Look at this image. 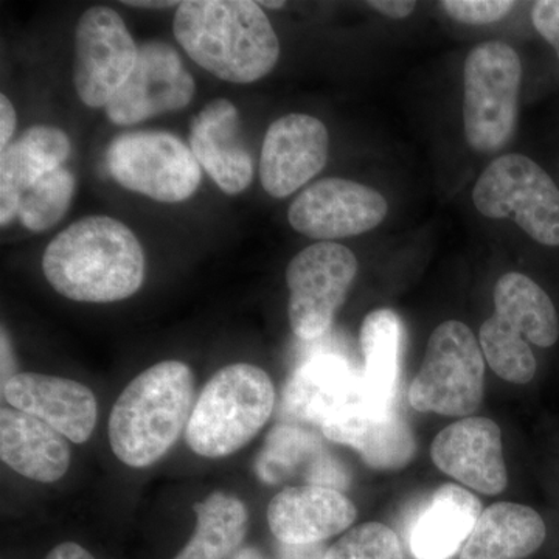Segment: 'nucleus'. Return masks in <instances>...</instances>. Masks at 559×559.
Wrapping results in <instances>:
<instances>
[{
  "label": "nucleus",
  "instance_id": "f257e3e1",
  "mask_svg": "<svg viewBox=\"0 0 559 559\" xmlns=\"http://www.w3.org/2000/svg\"><path fill=\"white\" fill-rule=\"evenodd\" d=\"M145 266L134 231L110 216L75 221L43 255L51 288L83 304H112L134 296L145 280Z\"/></svg>",
  "mask_w": 559,
  "mask_h": 559
},
{
  "label": "nucleus",
  "instance_id": "f03ea898",
  "mask_svg": "<svg viewBox=\"0 0 559 559\" xmlns=\"http://www.w3.org/2000/svg\"><path fill=\"white\" fill-rule=\"evenodd\" d=\"M173 32L191 60L229 83H255L280 58L277 33L250 0L180 2Z\"/></svg>",
  "mask_w": 559,
  "mask_h": 559
},
{
  "label": "nucleus",
  "instance_id": "7ed1b4c3",
  "mask_svg": "<svg viewBox=\"0 0 559 559\" xmlns=\"http://www.w3.org/2000/svg\"><path fill=\"white\" fill-rule=\"evenodd\" d=\"M194 407V374L180 360H164L135 377L109 417L114 454L131 468H148L178 443Z\"/></svg>",
  "mask_w": 559,
  "mask_h": 559
},
{
  "label": "nucleus",
  "instance_id": "20e7f679",
  "mask_svg": "<svg viewBox=\"0 0 559 559\" xmlns=\"http://www.w3.org/2000/svg\"><path fill=\"white\" fill-rule=\"evenodd\" d=\"M274 407L270 374L252 364H231L202 389L187 426V444L201 457H229L264 428Z\"/></svg>",
  "mask_w": 559,
  "mask_h": 559
},
{
  "label": "nucleus",
  "instance_id": "39448f33",
  "mask_svg": "<svg viewBox=\"0 0 559 559\" xmlns=\"http://www.w3.org/2000/svg\"><path fill=\"white\" fill-rule=\"evenodd\" d=\"M466 142L477 153H496L516 131L522 64L516 50L488 40L469 51L463 72Z\"/></svg>",
  "mask_w": 559,
  "mask_h": 559
},
{
  "label": "nucleus",
  "instance_id": "423d86ee",
  "mask_svg": "<svg viewBox=\"0 0 559 559\" xmlns=\"http://www.w3.org/2000/svg\"><path fill=\"white\" fill-rule=\"evenodd\" d=\"M484 353L473 331L447 320L430 334L421 369L411 384L415 411L469 417L484 400Z\"/></svg>",
  "mask_w": 559,
  "mask_h": 559
},
{
  "label": "nucleus",
  "instance_id": "0eeeda50",
  "mask_svg": "<svg viewBox=\"0 0 559 559\" xmlns=\"http://www.w3.org/2000/svg\"><path fill=\"white\" fill-rule=\"evenodd\" d=\"M487 218H513L536 242L559 246V189L535 160L506 154L489 164L473 191Z\"/></svg>",
  "mask_w": 559,
  "mask_h": 559
},
{
  "label": "nucleus",
  "instance_id": "6e6552de",
  "mask_svg": "<svg viewBox=\"0 0 559 559\" xmlns=\"http://www.w3.org/2000/svg\"><path fill=\"white\" fill-rule=\"evenodd\" d=\"M106 162L121 187L165 204L189 200L202 179L193 151L170 132L121 134L110 143Z\"/></svg>",
  "mask_w": 559,
  "mask_h": 559
},
{
  "label": "nucleus",
  "instance_id": "1a4fd4ad",
  "mask_svg": "<svg viewBox=\"0 0 559 559\" xmlns=\"http://www.w3.org/2000/svg\"><path fill=\"white\" fill-rule=\"evenodd\" d=\"M358 275L355 253L320 241L297 253L286 270L290 329L304 341L319 340L333 325Z\"/></svg>",
  "mask_w": 559,
  "mask_h": 559
},
{
  "label": "nucleus",
  "instance_id": "9d476101",
  "mask_svg": "<svg viewBox=\"0 0 559 559\" xmlns=\"http://www.w3.org/2000/svg\"><path fill=\"white\" fill-rule=\"evenodd\" d=\"M139 46L116 10L94 7L76 25L75 81L80 100L90 108H106L130 79Z\"/></svg>",
  "mask_w": 559,
  "mask_h": 559
},
{
  "label": "nucleus",
  "instance_id": "9b49d317",
  "mask_svg": "<svg viewBox=\"0 0 559 559\" xmlns=\"http://www.w3.org/2000/svg\"><path fill=\"white\" fill-rule=\"evenodd\" d=\"M389 204L380 191L348 179H322L301 191L288 212L290 226L305 237L333 241L380 226Z\"/></svg>",
  "mask_w": 559,
  "mask_h": 559
},
{
  "label": "nucleus",
  "instance_id": "f8f14e48",
  "mask_svg": "<svg viewBox=\"0 0 559 559\" xmlns=\"http://www.w3.org/2000/svg\"><path fill=\"white\" fill-rule=\"evenodd\" d=\"M194 91L197 84L178 51L165 43H146L139 47L130 79L106 106V114L112 123L131 127L187 108Z\"/></svg>",
  "mask_w": 559,
  "mask_h": 559
},
{
  "label": "nucleus",
  "instance_id": "ddd939ff",
  "mask_svg": "<svg viewBox=\"0 0 559 559\" xmlns=\"http://www.w3.org/2000/svg\"><path fill=\"white\" fill-rule=\"evenodd\" d=\"M330 134L322 120L288 114L267 128L260 157V180L272 198H288L316 178L329 160Z\"/></svg>",
  "mask_w": 559,
  "mask_h": 559
},
{
  "label": "nucleus",
  "instance_id": "4468645a",
  "mask_svg": "<svg viewBox=\"0 0 559 559\" xmlns=\"http://www.w3.org/2000/svg\"><path fill=\"white\" fill-rule=\"evenodd\" d=\"M320 430L334 443L358 451L374 469L403 468L417 452L414 432L395 407L373 403L366 390L358 400L331 415Z\"/></svg>",
  "mask_w": 559,
  "mask_h": 559
},
{
  "label": "nucleus",
  "instance_id": "2eb2a0df",
  "mask_svg": "<svg viewBox=\"0 0 559 559\" xmlns=\"http://www.w3.org/2000/svg\"><path fill=\"white\" fill-rule=\"evenodd\" d=\"M444 474L474 491L499 495L507 487L502 432L492 419L462 418L441 430L430 448Z\"/></svg>",
  "mask_w": 559,
  "mask_h": 559
},
{
  "label": "nucleus",
  "instance_id": "dca6fc26",
  "mask_svg": "<svg viewBox=\"0 0 559 559\" xmlns=\"http://www.w3.org/2000/svg\"><path fill=\"white\" fill-rule=\"evenodd\" d=\"M2 395L13 409L39 418L75 444L86 443L97 426V399L79 381L17 373L3 385Z\"/></svg>",
  "mask_w": 559,
  "mask_h": 559
},
{
  "label": "nucleus",
  "instance_id": "f3484780",
  "mask_svg": "<svg viewBox=\"0 0 559 559\" xmlns=\"http://www.w3.org/2000/svg\"><path fill=\"white\" fill-rule=\"evenodd\" d=\"M358 516L355 503L337 489L301 485L282 489L267 507V524L280 544L310 546L340 535Z\"/></svg>",
  "mask_w": 559,
  "mask_h": 559
},
{
  "label": "nucleus",
  "instance_id": "a211bd4d",
  "mask_svg": "<svg viewBox=\"0 0 559 559\" xmlns=\"http://www.w3.org/2000/svg\"><path fill=\"white\" fill-rule=\"evenodd\" d=\"M190 148L224 193H241L252 182L253 160L242 140L240 114L226 98L210 102L191 120Z\"/></svg>",
  "mask_w": 559,
  "mask_h": 559
},
{
  "label": "nucleus",
  "instance_id": "6ab92c4d",
  "mask_svg": "<svg viewBox=\"0 0 559 559\" xmlns=\"http://www.w3.org/2000/svg\"><path fill=\"white\" fill-rule=\"evenodd\" d=\"M364 373L340 355H316L296 370L283 393V417L319 426L362 395Z\"/></svg>",
  "mask_w": 559,
  "mask_h": 559
},
{
  "label": "nucleus",
  "instance_id": "aec40b11",
  "mask_svg": "<svg viewBox=\"0 0 559 559\" xmlns=\"http://www.w3.org/2000/svg\"><path fill=\"white\" fill-rule=\"evenodd\" d=\"M0 457L11 469L39 484L62 479L72 459L64 436L13 407L0 411Z\"/></svg>",
  "mask_w": 559,
  "mask_h": 559
},
{
  "label": "nucleus",
  "instance_id": "412c9836",
  "mask_svg": "<svg viewBox=\"0 0 559 559\" xmlns=\"http://www.w3.org/2000/svg\"><path fill=\"white\" fill-rule=\"evenodd\" d=\"M70 140L55 127H33L0 154V224L17 218L24 194L69 159Z\"/></svg>",
  "mask_w": 559,
  "mask_h": 559
},
{
  "label": "nucleus",
  "instance_id": "4be33fe9",
  "mask_svg": "<svg viewBox=\"0 0 559 559\" xmlns=\"http://www.w3.org/2000/svg\"><path fill=\"white\" fill-rule=\"evenodd\" d=\"M481 502L468 489L454 484L433 491L411 530V551L415 559H452L460 555L476 527Z\"/></svg>",
  "mask_w": 559,
  "mask_h": 559
},
{
  "label": "nucleus",
  "instance_id": "5701e85b",
  "mask_svg": "<svg viewBox=\"0 0 559 559\" xmlns=\"http://www.w3.org/2000/svg\"><path fill=\"white\" fill-rule=\"evenodd\" d=\"M543 518L521 503L499 502L480 514L459 559H524L543 546Z\"/></svg>",
  "mask_w": 559,
  "mask_h": 559
},
{
  "label": "nucleus",
  "instance_id": "b1692460",
  "mask_svg": "<svg viewBox=\"0 0 559 559\" xmlns=\"http://www.w3.org/2000/svg\"><path fill=\"white\" fill-rule=\"evenodd\" d=\"M496 316L520 331L525 341L549 348L557 344L559 322L554 301L538 283L520 272H509L495 286Z\"/></svg>",
  "mask_w": 559,
  "mask_h": 559
},
{
  "label": "nucleus",
  "instance_id": "393cba45",
  "mask_svg": "<svg viewBox=\"0 0 559 559\" xmlns=\"http://www.w3.org/2000/svg\"><path fill=\"white\" fill-rule=\"evenodd\" d=\"M403 322L395 311L377 310L360 326L364 385L367 396L381 406H393L399 384Z\"/></svg>",
  "mask_w": 559,
  "mask_h": 559
},
{
  "label": "nucleus",
  "instance_id": "a878e982",
  "mask_svg": "<svg viewBox=\"0 0 559 559\" xmlns=\"http://www.w3.org/2000/svg\"><path fill=\"white\" fill-rule=\"evenodd\" d=\"M197 528L175 559H230L248 532V509L240 499L216 491L194 506Z\"/></svg>",
  "mask_w": 559,
  "mask_h": 559
},
{
  "label": "nucleus",
  "instance_id": "bb28decb",
  "mask_svg": "<svg viewBox=\"0 0 559 559\" xmlns=\"http://www.w3.org/2000/svg\"><path fill=\"white\" fill-rule=\"evenodd\" d=\"M323 455L325 452L314 433L294 426H282L272 430L257 468L261 479L277 484L301 466L308 480Z\"/></svg>",
  "mask_w": 559,
  "mask_h": 559
},
{
  "label": "nucleus",
  "instance_id": "cd10ccee",
  "mask_svg": "<svg viewBox=\"0 0 559 559\" xmlns=\"http://www.w3.org/2000/svg\"><path fill=\"white\" fill-rule=\"evenodd\" d=\"M480 348L498 377L513 384H527L536 374V359L520 331L492 314L481 325Z\"/></svg>",
  "mask_w": 559,
  "mask_h": 559
},
{
  "label": "nucleus",
  "instance_id": "c85d7f7f",
  "mask_svg": "<svg viewBox=\"0 0 559 559\" xmlns=\"http://www.w3.org/2000/svg\"><path fill=\"white\" fill-rule=\"evenodd\" d=\"M75 193V178L66 168L47 173L21 201L17 218L31 231H46L68 213Z\"/></svg>",
  "mask_w": 559,
  "mask_h": 559
},
{
  "label": "nucleus",
  "instance_id": "c756f323",
  "mask_svg": "<svg viewBox=\"0 0 559 559\" xmlns=\"http://www.w3.org/2000/svg\"><path fill=\"white\" fill-rule=\"evenodd\" d=\"M325 559H406L400 536L388 525L367 522L329 547Z\"/></svg>",
  "mask_w": 559,
  "mask_h": 559
},
{
  "label": "nucleus",
  "instance_id": "7c9ffc66",
  "mask_svg": "<svg viewBox=\"0 0 559 559\" xmlns=\"http://www.w3.org/2000/svg\"><path fill=\"white\" fill-rule=\"evenodd\" d=\"M440 7L460 24L487 25L506 17L516 7V2H511V0H444Z\"/></svg>",
  "mask_w": 559,
  "mask_h": 559
},
{
  "label": "nucleus",
  "instance_id": "2f4dec72",
  "mask_svg": "<svg viewBox=\"0 0 559 559\" xmlns=\"http://www.w3.org/2000/svg\"><path fill=\"white\" fill-rule=\"evenodd\" d=\"M532 21L539 35L557 51L559 60V0L533 3Z\"/></svg>",
  "mask_w": 559,
  "mask_h": 559
},
{
  "label": "nucleus",
  "instance_id": "473e14b6",
  "mask_svg": "<svg viewBox=\"0 0 559 559\" xmlns=\"http://www.w3.org/2000/svg\"><path fill=\"white\" fill-rule=\"evenodd\" d=\"M16 110L5 94L0 95V151L11 145V138L16 131Z\"/></svg>",
  "mask_w": 559,
  "mask_h": 559
},
{
  "label": "nucleus",
  "instance_id": "72a5a7b5",
  "mask_svg": "<svg viewBox=\"0 0 559 559\" xmlns=\"http://www.w3.org/2000/svg\"><path fill=\"white\" fill-rule=\"evenodd\" d=\"M16 369L17 364L13 344H11L10 334L7 333L5 326H2V341H0V381H2V388L14 374L20 373Z\"/></svg>",
  "mask_w": 559,
  "mask_h": 559
},
{
  "label": "nucleus",
  "instance_id": "f704fd0d",
  "mask_svg": "<svg viewBox=\"0 0 559 559\" xmlns=\"http://www.w3.org/2000/svg\"><path fill=\"white\" fill-rule=\"evenodd\" d=\"M369 7L392 20H406L414 13L417 2L414 0H371Z\"/></svg>",
  "mask_w": 559,
  "mask_h": 559
},
{
  "label": "nucleus",
  "instance_id": "c9c22d12",
  "mask_svg": "<svg viewBox=\"0 0 559 559\" xmlns=\"http://www.w3.org/2000/svg\"><path fill=\"white\" fill-rule=\"evenodd\" d=\"M325 544H310V546H288L280 544L278 559H325Z\"/></svg>",
  "mask_w": 559,
  "mask_h": 559
},
{
  "label": "nucleus",
  "instance_id": "e433bc0d",
  "mask_svg": "<svg viewBox=\"0 0 559 559\" xmlns=\"http://www.w3.org/2000/svg\"><path fill=\"white\" fill-rule=\"evenodd\" d=\"M46 559H95L90 550L76 543H62L47 555Z\"/></svg>",
  "mask_w": 559,
  "mask_h": 559
},
{
  "label": "nucleus",
  "instance_id": "4c0bfd02",
  "mask_svg": "<svg viewBox=\"0 0 559 559\" xmlns=\"http://www.w3.org/2000/svg\"><path fill=\"white\" fill-rule=\"evenodd\" d=\"M124 5L139 7V9H170L179 7L180 2H123Z\"/></svg>",
  "mask_w": 559,
  "mask_h": 559
},
{
  "label": "nucleus",
  "instance_id": "58836bf2",
  "mask_svg": "<svg viewBox=\"0 0 559 559\" xmlns=\"http://www.w3.org/2000/svg\"><path fill=\"white\" fill-rule=\"evenodd\" d=\"M230 559H266L261 555V551L253 549V547H241L237 554Z\"/></svg>",
  "mask_w": 559,
  "mask_h": 559
},
{
  "label": "nucleus",
  "instance_id": "ea45409f",
  "mask_svg": "<svg viewBox=\"0 0 559 559\" xmlns=\"http://www.w3.org/2000/svg\"><path fill=\"white\" fill-rule=\"evenodd\" d=\"M259 5L267 7V9H283L285 2H259Z\"/></svg>",
  "mask_w": 559,
  "mask_h": 559
}]
</instances>
